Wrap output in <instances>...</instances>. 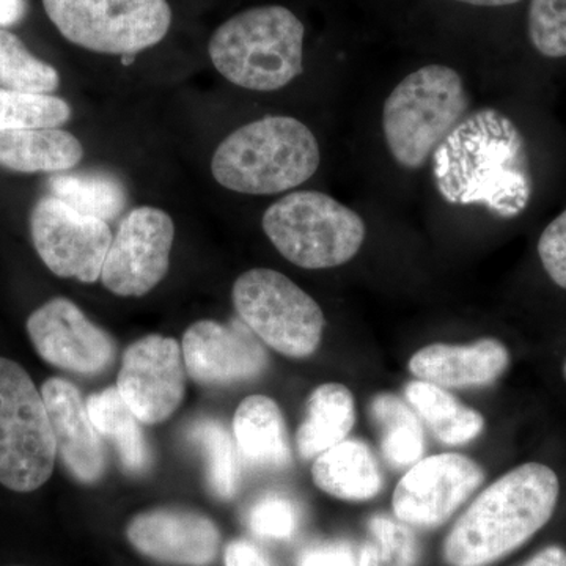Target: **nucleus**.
<instances>
[{
	"label": "nucleus",
	"instance_id": "obj_1",
	"mask_svg": "<svg viewBox=\"0 0 566 566\" xmlns=\"http://www.w3.org/2000/svg\"><path fill=\"white\" fill-rule=\"evenodd\" d=\"M560 485L545 464L517 465L476 495L446 536L450 566H488L526 545L556 512Z\"/></svg>",
	"mask_w": 566,
	"mask_h": 566
},
{
	"label": "nucleus",
	"instance_id": "obj_2",
	"mask_svg": "<svg viewBox=\"0 0 566 566\" xmlns=\"http://www.w3.org/2000/svg\"><path fill=\"white\" fill-rule=\"evenodd\" d=\"M319 163L318 140L307 125L270 115L227 136L212 155L211 172L229 191L274 196L311 180Z\"/></svg>",
	"mask_w": 566,
	"mask_h": 566
},
{
	"label": "nucleus",
	"instance_id": "obj_3",
	"mask_svg": "<svg viewBox=\"0 0 566 566\" xmlns=\"http://www.w3.org/2000/svg\"><path fill=\"white\" fill-rule=\"evenodd\" d=\"M304 24L281 6L256 7L223 22L212 33L214 69L237 87L274 92L304 71Z\"/></svg>",
	"mask_w": 566,
	"mask_h": 566
},
{
	"label": "nucleus",
	"instance_id": "obj_4",
	"mask_svg": "<svg viewBox=\"0 0 566 566\" xmlns=\"http://www.w3.org/2000/svg\"><path fill=\"white\" fill-rule=\"evenodd\" d=\"M463 77L446 65H427L406 76L382 107V133L398 166L416 170L453 132L468 111Z\"/></svg>",
	"mask_w": 566,
	"mask_h": 566
},
{
	"label": "nucleus",
	"instance_id": "obj_5",
	"mask_svg": "<svg viewBox=\"0 0 566 566\" xmlns=\"http://www.w3.org/2000/svg\"><path fill=\"white\" fill-rule=\"evenodd\" d=\"M263 230L274 248L304 270L342 266L363 248L364 219L318 191H296L271 205L263 214Z\"/></svg>",
	"mask_w": 566,
	"mask_h": 566
},
{
	"label": "nucleus",
	"instance_id": "obj_6",
	"mask_svg": "<svg viewBox=\"0 0 566 566\" xmlns=\"http://www.w3.org/2000/svg\"><path fill=\"white\" fill-rule=\"evenodd\" d=\"M57 447L41 390L13 360L0 357V483L32 493L50 480Z\"/></svg>",
	"mask_w": 566,
	"mask_h": 566
},
{
	"label": "nucleus",
	"instance_id": "obj_7",
	"mask_svg": "<svg viewBox=\"0 0 566 566\" xmlns=\"http://www.w3.org/2000/svg\"><path fill=\"white\" fill-rule=\"evenodd\" d=\"M232 296L241 322L283 356L304 359L322 344V307L286 275L255 268L237 279Z\"/></svg>",
	"mask_w": 566,
	"mask_h": 566
},
{
	"label": "nucleus",
	"instance_id": "obj_8",
	"mask_svg": "<svg viewBox=\"0 0 566 566\" xmlns=\"http://www.w3.org/2000/svg\"><path fill=\"white\" fill-rule=\"evenodd\" d=\"M59 32L84 50L137 55L169 32L172 9L167 0H43Z\"/></svg>",
	"mask_w": 566,
	"mask_h": 566
},
{
	"label": "nucleus",
	"instance_id": "obj_9",
	"mask_svg": "<svg viewBox=\"0 0 566 566\" xmlns=\"http://www.w3.org/2000/svg\"><path fill=\"white\" fill-rule=\"evenodd\" d=\"M33 245L59 277L93 283L102 279L112 233L107 222L82 214L55 197H43L31 216Z\"/></svg>",
	"mask_w": 566,
	"mask_h": 566
},
{
	"label": "nucleus",
	"instance_id": "obj_10",
	"mask_svg": "<svg viewBox=\"0 0 566 566\" xmlns=\"http://www.w3.org/2000/svg\"><path fill=\"white\" fill-rule=\"evenodd\" d=\"M175 223L166 211L136 208L112 238L102 271L103 285L123 297L150 293L169 273Z\"/></svg>",
	"mask_w": 566,
	"mask_h": 566
},
{
	"label": "nucleus",
	"instance_id": "obj_11",
	"mask_svg": "<svg viewBox=\"0 0 566 566\" xmlns=\"http://www.w3.org/2000/svg\"><path fill=\"white\" fill-rule=\"evenodd\" d=\"M485 472L471 458L442 453L417 461L394 491V513L409 527L434 528L482 486Z\"/></svg>",
	"mask_w": 566,
	"mask_h": 566
},
{
	"label": "nucleus",
	"instance_id": "obj_12",
	"mask_svg": "<svg viewBox=\"0 0 566 566\" xmlns=\"http://www.w3.org/2000/svg\"><path fill=\"white\" fill-rule=\"evenodd\" d=\"M118 394L142 423L169 419L180 408L186 390L185 357L175 338L147 335L123 356Z\"/></svg>",
	"mask_w": 566,
	"mask_h": 566
},
{
	"label": "nucleus",
	"instance_id": "obj_13",
	"mask_svg": "<svg viewBox=\"0 0 566 566\" xmlns=\"http://www.w3.org/2000/svg\"><path fill=\"white\" fill-rule=\"evenodd\" d=\"M28 333L41 359L62 370L96 375L114 364V338L66 297L36 308L29 316Z\"/></svg>",
	"mask_w": 566,
	"mask_h": 566
},
{
	"label": "nucleus",
	"instance_id": "obj_14",
	"mask_svg": "<svg viewBox=\"0 0 566 566\" xmlns=\"http://www.w3.org/2000/svg\"><path fill=\"white\" fill-rule=\"evenodd\" d=\"M186 371L205 386L233 385L263 374L268 365L256 335L243 322L221 324L203 319L182 335Z\"/></svg>",
	"mask_w": 566,
	"mask_h": 566
},
{
	"label": "nucleus",
	"instance_id": "obj_15",
	"mask_svg": "<svg viewBox=\"0 0 566 566\" xmlns=\"http://www.w3.org/2000/svg\"><path fill=\"white\" fill-rule=\"evenodd\" d=\"M132 545L163 564L208 566L218 556V527L210 517L181 509H156L133 517L126 528Z\"/></svg>",
	"mask_w": 566,
	"mask_h": 566
},
{
	"label": "nucleus",
	"instance_id": "obj_16",
	"mask_svg": "<svg viewBox=\"0 0 566 566\" xmlns=\"http://www.w3.org/2000/svg\"><path fill=\"white\" fill-rule=\"evenodd\" d=\"M41 395L63 465L82 483L98 482L106 455L102 434L92 423L80 390L66 379L51 378L41 387Z\"/></svg>",
	"mask_w": 566,
	"mask_h": 566
},
{
	"label": "nucleus",
	"instance_id": "obj_17",
	"mask_svg": "<svg viewBox=\"0 0 566 566\" xmlns=\"http://www.w3.org/2000/svg\"><path fill=\"white\" fill-rule=\"evenodd\" d=\"M509 365L506 346L497 338H482L471 345L424 346L409 360V371L420 381L461 389L493 385Z\"/></svg>",
	"mask_w": 566,
	"mask_h": 566
},
{
	"label": "nucleus",
	"instance_id": "obj_18",
	"mask_svg": "<svg viewBox=\"0 0 566 566\" xmlns=\"http://www.w3.org/2000/svg\"><path fill=\"white\" fill-rule=\"evenodd\" d=\"M82 158L80 139L63 129H0V166L14 172H66Z\"/></svg>",
	"mask_w": 566,
	"mask_h": 566
},
{
	"label": "nucleus",
	"instance_id": "obj_19",
	"mask_svg": "<svg viewBox=\"0 0 566 566\" xmlns=\"http://www.w3.org/2000/svg\"><path fill=\"white\" fill-rule=\"evenodd\" d=\"M312 476L319 490L342 501H368L382 490V472L378 461L370 447L357 439H345L316 457Z\"/></svg>",
	"mask_w": 566,
	"mask_h": 566
},
{
	"label": "nucleus",
	"instance_id": "obj_20",
	"mask_svg": "<svg viewBox=\"0 0 566 566\" xmlns=\"http://www.w3.org/2000/svg\"><path fill=\"white\" fill-rule=\"evenodd\" d=\"M233 433L241 455L259 468L281 469L292 461L281 408L273 398L251 395L238 406Z\"/></svg>",
	"mask_w": 566,
	"mask_h": 566
},
{
	"label": "nucleus",
	"instance_id": "obj_21",
	"mask_svg": "<svg viewBox=\"0 0 566 566\" xmlns=\"http://www.w3.org/2000/svg\"><path fill=\"white\" fill-rule=\"evenodd\" d=\"M354 423L356 406L348 387L337 382L316 387L307 398L304 422L297 428V452L305 460L322 455L344 442Z\"/></svg>",
	"mask_w": 566,
	"mask_h": 566
},
{
	"label": "nucleus",
	"instance_id": "obj_22",
	"mask_svg": "<svg viewBox=\"0 0 566 566\" xmlns=\"http://www.w3.org/2000/svg\"><path fill=\"white\" fill-rule=\"evenodd\" d=\"M409 405L427 423L438 441L447 446H464L474 441L485 428V419L475 409L461 403L444 387L431 382H408L405 389Z\"/></svg>",
	"mask_w": 566,
	"mask_h": 566
},
{
	"label": "nucleus",
	"instance_id": "obj_23",
	"mask_svg": "<svg viewBox=\"0 0 566 566\" xmlns=\"http://www.w3.org/2000/svg\"><path fill=\"white\" fill-rule=\"evenodd\" d=\"M85 406L96 431L109 439L117 449L123 468L132 474L144 472L150 464V449L145 441L140 420L123 401L117 387L91 395Z\"/></svg>",
	"mask_w": 566,
	"mask_h": 566
},
{
	"label": "nucleus",
	"instance_id": "obj_24",
	"mask_svg": "<svg viewBox=\"0 0 566 566\" xmlns=\"http://www.w3.org/2000/svg\"><path fill=\"white\" fill-rule=\"evenodd\" d=\"M51 196L82 214L109 222L128 205L120 178L107 172H59L48 181Z\"/></svg>",
	"mask_w": 566,
	"mask_h": 566
},
{
	"label": "nucleus",
	"instance_id": "obj_25",
	"mask_svg": "<svg viewBox=\"0 0 566 566\" xmlns=\"http://www.w3.org/2000/svg\"><path fill=\"white\" fill-rule=\"evenodd\" d=\"M370 415L381 434L387 463L400 469L420 461L424 450L423 427L411 406L397 395L379 394L371 400Z\"/></svg>",
	"mask_w": 566,
	"mask_h": 566
},
{
	"label": "nucleus",
	"instance_id": "obj_26",
	"mask_svg": "<svg viewBox=\"0 0 566 566\" xmlns=\"http://www.w3.org/2000/svg\"><path fill=\"white\" fill-rule=\"evenodd\" d=\"M191 439L207 458L212 493L221 499H232L241 483V461L232 436L218 420L202 419L192 424Z\"/></svg>",
	"mask_w": 566,
	"mask_h": 566
},
{
	"label": "nucleus",
	"instance_id": "obj_27",
	"mask_svg": "<svg viewBox=\"0 0 566 566\" xmlns=\"http://www.w3.org/2000/svg\"><path fill=\"white\" fill-rule=\"evenodd\" d=\"M61 84L57 70L29 52L14 33L0 29V87L50 95Z\"/></svg>",
	"mask_w": 566,
	"mask_h": 566
},
{
	"label": "nucleus",
	"instance_id": "obj_28",
	"mask_svg": "<svg viewBox=\"0 0 566 566\" xmlns=\"http://www.w3.org/2000/svg\"><path fill=\"white\" fill-rule=\"evenodd\" d=\"M70 118L65 99L0 87V129L59 128Z\"/></svg>",
	"mask_w": 566,
	"mask_h": 566
},
{
	"label": "nucleus",
	"instance_id": "obj_29",
	"mask_svg": "<svg viewBox=\"0 0 566 566\" xmlns=\"http://www.w3.org/2000/svg\"><path fill=\"white\" fill-rule=\"evenodd\" d=\"M420 549L411 528L398 520L374 516L360 551V566H416Z\"/></svg>",
	"mask_w": 566,
	"mask_h": 566
},
{
	"label": "nucleus",
	"instance_id": "obj_30",
	"mask_svg": "<svg viewBox=\"0 0 566 566\" xmlns=\"http://www.w3.org/2000/svg\"><path fill=\"white\" fill-rule=\"evenodd\" d=\"M528 36L545 57H566V0H532Z\"/></svg>",
	"mask_w": 566,
	"mask_h": 566
},
{
	"label": "nucleus",
	"instance_id": "obj_31",
	"mask_svg": "<svg viewBox=\"0 0 566 566\" xmlns=\"http://www.w3.org/2000/svg\"><path fill=\"white\" fill-rule=\"evenodd\" d=\"M253 534L270 539H289L297 531L300 513L283 495H266L252 506L248 516Z\"/></svg>",
	"mask_w": 566,
	"mask_h": 566
},
{
	"label": "nucleus",
	"instance_id": "obj_32",
	"mask_svg": "<svg viewBox=\"0 0 566 566\" xmlns=\"http://www.w3.org/2000/svg\"><path fill=\"white\" fill-rule=\"evenodd\" d=\"M538 255L551 281L566 290V210L539 237Z\"/></svg>",
	"mask_w": 566,
	"mask_h": 566
},
{
	"label": "nucleus",
	"instance_id": "obj_33",
	"mask_svg": "<svg viewBox=\"0 0 566 566\" xmlns=\"http://www.w3.org/2000/svg\"><path fill=\"white\" fill-rule=\"evenodd\" d=\"M296 566H360V551L348 542L319 543L305 547Z\"/></svg>",
	"mask_w": 566,
	"mask_h": 566
},
{
	"label": "nucleus",
	"instance_id": "obj_34",
	"mask_svg": "<svg viewBox=\"0 0 566 566\" xmlns=\"http://www.w3.org/2000/svg\"><path fill=\"white\" fill-rule=\"evenodd\" d=\"M226 566H274L270 557L245 539H234L226 549Z\"/></svg>",
	"mask_w": 566,
	"mask_h": 566
},
{
	"label": "nucleus",
	"instance_id": "obj_35",
	"mask_svg": "<svg viewBox=\"0 0 566 566\" xmlns=\"http://www.w3.org/2000/svg\"><path fill=\"white\" fill-rule=\"evenodd\" d=\"M521 566H566V549L558 545L547 546Z\"/></svg>",
	"mask_w": 566,
	"mask_h": 566
},
{
	"label": "nucleus",
	"instance_id": "obj_36",
	"mask_svg": "<svg viewBox=\"0 0 566 566\" xmlns=\"http://www.w3.org/2000/svg\"><path fill=\"white\" fill-rule=\"evenodd\" d=\"M25 14V0H0V28L17 24Z\"/></svg>",
	"mask_w": 566,
	"mask_h": 566
},
{
	"label": "nucleus",
	"instance_id": "obj_37",
	"mask_svg": "<svg viewBox=\"0 0 566 566\" xmlns=\"http://www.w3.org/2000/svg\"><path fill=\"white\" fill-rule=\"evenodd\" d=\"M457 2L469 3V6L475 7H506L521 2V0H457Z\"/></svg>",
	"mask_w": 566,
	"mask_h": 566
},
{
	"label": "nucleus",
	"instance_id": "obj_38",
	"mask_svg": "<svg viewBox=\"0 0 566 566\" xmlns=\"http://www.w3.org/2000/svg\"><path fill=\"white\" fill-rule=\"evenodd\" d=\"M134 59H136V55L129 54V55H122V65L123 66H129L133 65Z\"/></svg>",
	"mask_w": 566,
	"mask_h": 566
},
{
	"label": "nucleus",
	"instance_id": "obj_39",
	"mask_svg": "<svg viewBox=\"0 0 566 566\" xmlns=\"http://www.w3.org/2000/svg\"><path fill=\"white\" fill-rule=\"evenodd\" d=\"M564 376H565V379H566V360H565V365H564Z\"/></svg>",
	"mask_w": 566,
	"mask_h": 566
}]
</instances>
